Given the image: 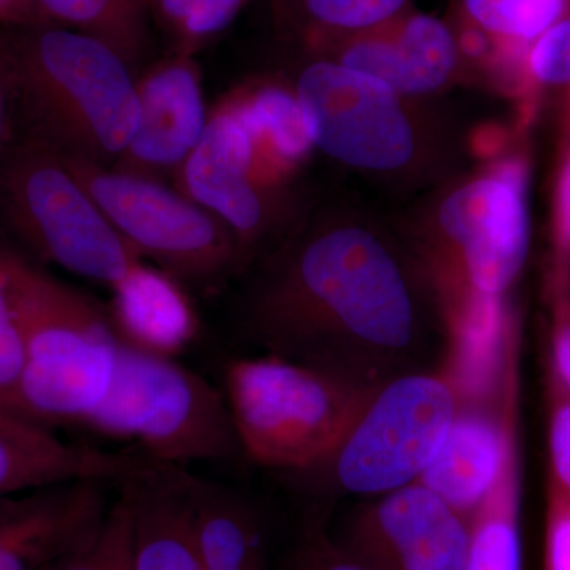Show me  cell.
I'll return each instance as SVG.
<instances>
[{"mask_svg": "<svg viewBox=\"0 0 570 570\" xmlns=\"http://www.w3.org/2000/svg\"><path fill=\"white\" fill-rule=\"evenodd\" d=\"M247 328L269 354L360 387L412 355L419 313L387 246L360 227H328L288 246L247 305Z\"/></svg>", "mask_w": 570, "mask_h": 570, "instance_id": "6da1fadb", "label": "cell"}, {"mask_svg": "<svg viewBox=\"0 0 570 570\" xmlns=\"http://www.w3.org/2000/svg\"><path fill=\"white\" fill-rule=\"evenodd\" d=\"M22 132L112 167L138 126L137 73L104 41L59 24L3 31Z\"/></svg>", "mask_w": 570, "mask_h": 570, "instance_id": "7a4b0ae2", "label": "cell"}, {"mask_svg": "<svg viewBox=\"0 0 570 570\" xmlns=\"http://www.w3.org/2000/svg\"><path fill=\"white\" fill-rule=\"evenodd\" d=\"M13 294L24 336L14 414L50 426H81L110 389L121 340L108 311L13 254Z\"/></svg>", "mask_w": 570, "mask_h": 570, "instance_id": "3957f363", "label": "cell"}, {"mask_svg": "<svg viewBox=\"0 0 570 570\" xmlns=\"http://www.w3.org/2000/svg\"><path fill=\"white\" fill-rule=\"evenodd\" d=\"M376 392L272 354L225 367L224 395L242 452L298 474L336 452Z\"/></svg>", "mask_w": 570, "mask_h": 570, "instance_id": "277c9868", "label": "cell"}, {"mask_svg": "<svg viewBox=\"0 0 570 570\" xmlns=\"http://www.w3.org/2000/svg\"><path fill=\"white\" fill-rule=\"evenodd\" d=\"M0 214L40 261L108 288L142 262L62 154L32 135L21 132L0 156Z\"/></svg>", "mask_w": 570, "mask_h": 570, "instance_id": "5b68a950", "label": "cell"}, {"mask_svg": "<svg viewBox=\"0 0 570 570\" xmlns=\"http://www.w3.org/2000/svg\"><path fill=\"white\" fill-rule=\"evenodd\" d=\"M81 426L132 441L164 466L225 461L242 452L223 393L174 358L124 343L110 389Z\"/></svg>", "mask_w": 570, "mask_h": 570, "instance_id": "8992f818", "label": "cell"}, {"mask_svg": "<svg viewBox=\"0 0 570 570\" xmlns=\"http://www.w3.org/2000/svg\"><path fill=\"white\" fill-rule=\"evenodd\" d=\"M61 154L124 242L178 283L214 291L245 264L234 234L179 190Z\"/></svg>", "mask_w": 570, "mask_h": 570, "instance_id": "52a82bcc", "label": "cell"}, {"mask_svg": "<svg viewBox=\"0 0 570 570\" xmlns=\"http://www.w3.org/2000/svg\"><path fill=\"white\" fill-rule=\"evenodd\" d=\"M456 415L459 395L449 374H401L377 389L321 466L332 463L336 482L348 493H392L417 482Z\"/></svg>", "mask_w": 570, "mask_h": 570, "instance_id": "ba28073f", "label": "cell"}, {"mask_svg": "<svg viewBox=\"0 0 570 570\" xmlns=\"http://www.w3.org/2000/svg\"><path fill=\"white\" fill-rule=\"evenodd\" d=\"M314 146L340 163L387 171L414 157L415 138L400 94L371 75L317 61L295 88Z\"/></svg>", "mask_w": 570, "mask_h": 570, "instance_id": "9c48e42d", "label": "cell"}, {"mask_svg": "<svg viewBox=\"0 0 570 570\" xmlns=\"http://www.w3.org/2000/svg\"><path fill=\"white\" fill-rule=\"evenodd\" d=\"M519 164L455 190L439 213L461 247L475 292L501 295L519 276L530 250V216Z\"/></svg>", "mask_w": 570, "mask_h": 570, "instance_id": "30bf717a", "label": "cell"}, {"mask_svg": "<svg viewBox=\"0 0 570 570\" xmlns=\"http://www.w3.org/2000/svg\"><path fill=\"white\" fill-rule=\"evenodd\" d=\"M137 130L111 168L174 181L208 124L200 66L194 56L174 51L137 75Z\"/></svg>", "mask_w": 570, "mask_h": 570, "instance_id": "8fae6325", "label": "cell"}, {"mask_svg": "<svg viewBox=\"0 0 570 570\" xmlns=\"http://www.w3.org/2000/svg\"><path fill=\"white\" fill-rule=\"evenodd\" d=\"M471 538L468 517L415 482L384 494L344 547L376 570H463Z\"/></svg>", "mask_w": 570, "mask_h": 570, "instance_id": "7c38bea8", "label": "cell"}, {"mask_svg": "<svg viewBox=\"0 0 570 570\" xmlns=\"http://www.w3.org/2000/svg\"><path fill=\"white\" fill-rule=\"evenodd\" d=\"M108 487L75 480L7 498L0 505V570H43L91 546L111 509Z\"/></svg>", "mask_w": 570, "mask_h": 570, "instance_id": "4fadbf2b", "label": "cell"}, {"mask_svg": "<svg viewBox=\"0 0 570 570\" xmlns=\"http://www.w3.org/2000/svg\"><path fill=\"white\" fill-rule=\"evenodd\" d=\"M174 186L220 220L247 254L265 228L266 205L254 178V146L227 100L209 111L204 137L175 176Z\"/></svg>", "mask_w": 570, "mask_h": 570, "instance_id": "5bb4252c", "label": "cell"}, {"mask_svg": "<svg viewBox=\"0 0 570 570\" xmlns=\"http://www.w3.org/2000/svg\"><path fill=\"white\" fill-rule=\"evenodd\" d=\"M396 17L341 43L336 62L387 82L397 94L434 91L459 61L456 37L436 18Z\"/></svg>", "mask_w": 570, "mask_h": 570, "instance_id": "9a60e30c", "label": "cell"}, {"mask_svg": "<svg viewBox=\"0 0 570 570\" xmlns=\"http://www.w3.org/2000/svg\"><path fill=\"white\" fill-rule=\"evenodd\" d=\"M154 464L141 453L66 444L31 422L0 426V499L75 480L118 487Z\"/></svg>", "mask_w": 570, "mask_h": 570, "instance_id": "2e32d148", "label": "cell"}, {"mask_svg": "<svg viewBox=\"0 0 570 570\" xmlns=\"http://www.w3.org/2000/svg\"><path fill=\"white\" fill-rule=\"evenodd\" d=\"M121 485L132 504V570H204L184 468L156 464Z\"/></svg>", "mask_w": 570, "mask_h": 570, "instance_id": "e0dca14e", "label": "cell"}, {"mask_svg": "<svg viewBox=\"0 0 570 570\" xmlns=\"http://www.w3.org/2000/svg\"><path fill=\"white\" fill-rule=\"evenodd\" d=\"M111 291L108 316L121 343L174 358L197 335L198 322L184 285L140 262Z\"/></svg>", "mask_w": 570, "mask_h": 570, "instance_id": "ac0fdd59", "label": "cell"}, {"mask_svg": "<svg viewBox=\"0 0 570 570\" xmlns=\"http://www.w3.org/2000/svg\"><path fill=\"white\" fill-rule=\"evenodd\" d=\"M480 411L456 415L441 449L417 480L464 517H474L497 485L512 433Z\"/></svg>", "mask_w": 570, "mask_h": 570, "instance_id": "d6986e66", "label": "cell"}, {"mask_svg": "<svg viewBox=\"0 0 570 570\" xmlns=\"http://www.w3.org/2000/svg\"><path fill=\"white\" fill-rule=\"evenodd\" d=\"M195 540L204 570H238L265 564L261 530L249 510L216 483L184 471Z\"/></svg>", "mask_w": 570, "mask_h": 570, "instance_id": "ffe728a7", "label": "cell"}, {"mask_svg": "<svg viewBox=\"0 0 570 570\" xmlns=\"http://www.w3.org/2000/svg\"><path fill=\"white\" fill-rule=\"evenodd\" d=\"M225 100L245 124L253 140L254 163L269 157L283 167H291L302 163L313 149L305 111L296 92L266 82L228 94Z\"/></svg>", "mask_w": 570, "mask_h": 570, "instance_id": "44dd1931", "label": "cell"}, {"mask_svg": "<svg viewBox=\"0 0 570 570\" xmlns=\"http://www.w3.org/2000/svg\"><path fill=\"white\" fill-rule=\"evenodd\" d=\"M48 20L104 41L137 73L149 41L148 0H36Z\"/></svg>", "mask_w": 570, "mask_h": 570, "instance_id": "7402d4cb", "label": "cell"}, {"mask_svg": "<svg viewBox=\"0 0 570 570\" xmlns=\"http://www.w3.org/2000/svg\"><path fill=\"white\" fill-rule=\"evenodd\" d=\"M463 570H521L519 469L513 438L497 485L474 515Z\"/></svg>", "mask_w": 570, "mask_h": 570, "instance_id": "603a6c76", "label": "cell"}, {"mask_svg": "<svg viewBox=\"0 0 570 570\" xmlns=\"http://www.w3.org/2000/svg\"><path fill=\"white\" fill-rule=\"evenodd\" d=\"M407 0H275L277 13L303 32L306 41L332 39L384 24Z\"/></svg>", "mask_w": 570, "mask_h": 570, "instance_id": "cb8c5ba5", "label": "cell"}, {"mask_svg": "<svg viewBox=\"0 0 570 570\" xmlns=\"http://www.w3.org/2000/svg\"><path fill=\"white\" fill-rule=\"evenodd\" d=\"M501 333L499 296L474 292L460 326L456 374L449 376L456 392L480 393L489 384Z\"/></svg>", "mask_w": 570, "mask_h": 570, "instance_id": "d4e9b609", "label": "cell"}, {"mask_svg": "<svg viewBox=\"0 0 570 570\" xmlns=\"http://www.w3.org/2000/svg\"><path fill=\"white\" fill-rule=\"evenodd\" d=\"M149 14L175 52L195 56L227 31L249 0H148Z\"/></svg>", "mask_w": 570, "mask_h": 570, "instance_id": "484cf974", "label": "cell"}, {"mask_svg": "<svg viewBox=\"0 0 570 570\" xmlns=\"http://www.w3.org/2000/svg\"><path fill=\"white\" fill-rule=\"evenodd\" d=\"M566 0H463L469 21L490 36L534 40L553 28Z\"/></svg>", "mask_w": 570, "mask_h": 570, "instance_id": "4316f807", "label": "cell"}, {"mask_svg": "<svg viewBox=\"0 0 570 570\" xmlns=\"http://www.w3.org/2000/svg\"><path fill=\"white\" fill-rule=\"evenodd\" d=\"M43 570H132V504L122 485L91 546Z\"/></svg>", "mask_w": 570, "mask_h": 570, "instance_id": "83f0119b", "label": "cell"}, {"mask_svg": "<svg viewBox=\"0 0 570 570\" xmlns=\"http://www.w3.org/2000/svg\"><path fill=\"white\" fill-rule=\"evenodd\" d=\"M13 254L0 246V407L11 414L24 365V336L14 305Z\"/></svg>", "mask_w": 570, "mask_h": 570, "instance_id": "f1b7e54d", "label": "cell"}, {"mask_svg": "<svg viewBox=\"0 0 570 570\" xmlns=\"http://www.w3.org/2000/svg\"><path fill=\"white\" fill-rule=\"evenodd\" d=\"M285 570H376L347 547L328 539L324 531L311 528L303 538Z\"/></svg>", "mask_w": 570, "mask_h": 570, "instance_id": "f546056e", "label": "cell"}, {"mask_svg": "<svg viewBox=\"0 0 570 570\" xmlns=\"http://www.w3.org/2000/svg\"><path fill=\"white\" fill-rule=\"evenodd\" d=\"M531 70L540 81L570 82V18L549 29L531 52Z\"/></svg>", "mask_w": 570, "mask_h": 570, "instance_id": "4dcf8cb0", "label": "cell"}, {"mask_svg": "<svg viewBox=\"0 0 570 570\" xmlns=\"http://www.w3.org/2000/svg\"><path fill=\"white\" fill-rule=\"evenodd\" d=\"M558 393L550 423L553 491L570 501V392L561 381Z\"/></svg>", "mask_w": 570, "mask_h": 570, "instance_id": "1f68e13d", "label": "cell"}, {"mask_svg": "<svg viewBox=\"0 0 570 570\" xmlns=\"http://www.w3.org/2000/svg\"><path fill=\"white\" fill-rule=\"evenodd\" d=\"M20 122L17 75L7 50L6 36L0 29V156L13 141V129Z\"/></svg>", "mask_w": 570, "mask_h": 570, "instance_id": "d6a6232c", "label": "cell"}, {"mask_svg": "<svg viewBox=\"0 0 570 570\" xmlns=\"http://www.w3.org/2000/svg\"><path fill=\"white\" fill-rule=\"evenodd\" d=\"M549 570H570V501L551 493Z\"/></svg>", "mask_w": 570, "mask_h": 570, "instance_id": "836d02e7", "label": "cell"}, {"mask_svg": "<svg viewBox=\"0 0 570 570\" xmlns=\"http://www.w3.org/2000/svg\"><path fill=\"white\" fill-rule=\"evenodd\" d=\"M55 24L37 6L36 0H0V29L33 28V26Z\"/></svg>", "mask_w": 570, "mask_h": 570, "instance_id": "e575fe53", "label": "cell"}, {"mask_svg": "<svg viewBox=\"0 0 570 570\" xmlns=\"http://www.w3.org/2000/svg\"><path fill=\"white\" fill-rule=\"evenodd\" d=\"M554 360H557L558 376L570 392V324L558 333L554 341Z\"/></svg>", "mask_w": 570, "mask_h": 570, "instance_id": "d590c367", "label": "cell"}, {"mask_svg": "<svg viewBox=\"0 0 570 570\" xmlns=\"http://www.w3.org/2000/svg\"><path fill=\"white\" fill-rule=\"evenodd\" d=\"M560 223L562 236L570 242V159L561 176Z\"/></svg>", "mask_w": 570, "mask_h": 570, "instance_id": "8d00e7d4", "label": "cell"}, {"mask_svg": "<svg viewBox=\"0 0 570 570\" xmlns=\"http://www.w3.org/2000/svg\"><path fill=\"white\" fill-rule=\"evenodd\" d=\"M24 422H28V420L18 417V415L11 414V412L0 407V426H14Z\"/></svg>", "mask_w": 570, "mask_h": 570, "instance_id": "74e56055", "label": "cell"}, {"mask_svg": "<svg viewBox=\"0 0 570 570\" xmlns=\"http://www.w3.org/2000/svg\"><path fill=\"white\" fill-rule=\"evenodd\" d=\"M238 570H266L264 566H254V568L238 569Z\"/></svg>", "mask_w": 570, "mask_h": 570, "instance_id": "f35d334b", "label": "cell"}, {"mask_svg": "<svg viewBox=\"0 0 570 570\" xmlns=\"http://www.w3.org/2000/svg\"><path fill=\"white\" fill-rule=\"evenodd\" d=\"M7 498L0 499V505H2V502L6 501Z\"/></svg>", "mask_w": 570, "mask_h": 570, "instance_id": "ab89813d", "label": "cell"}]
</instances>
